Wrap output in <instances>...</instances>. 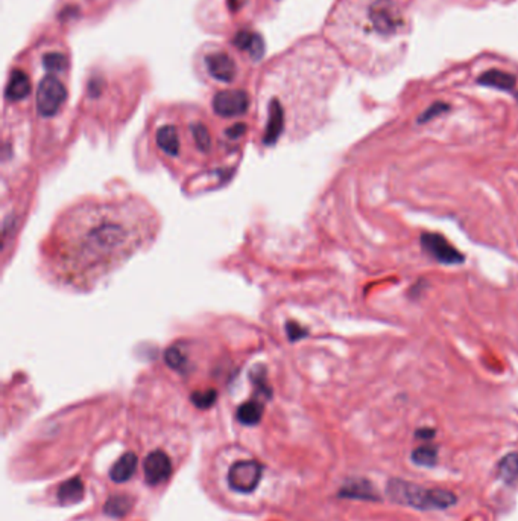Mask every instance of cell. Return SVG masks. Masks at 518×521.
Here are the masks:
<instances>
[{
    "label": "cell",
    "instance_id": "6da1fadb",
    "mask_svg": "<svg viewBox=\"0 0 518 521\" xmlns=\"http://www.w3.org/2000/svg\"><path fill=\"white\" fill-rule=\"evenodd\" d=\"M198 73L219 86H233L244 77L245 66L249 60L244 54V47L228 43H206L198 49L194 59Z\"/></svg>",
    "mask_w": 518,
    "mask_h": 521
},
{
    "label": "cell",
    "instance_id": "7a4b0ae2",
    "mask_svg": "<svg viewBox=\"0 0 518 521\" xmlns=\"http://www.w3.org/2000/svg\"><path fill=\"white\" fill-rule=\"evenodd\" d=\"M386 494L398 505L419 510L447 509L456 503V496L452 491L441 488H424L401 479L389 480Z\"/></svg>",
    "mask_w": 518,
    "mask_h": 521
},
{
    "label": "cell",
    "instance_id": "3957f363",
    "mask_svg": "<svg viewBox=\"0 0 518 521\" xmlns=\"http://www.w3.org/2000/svg\"><path fill=\"white\" fill-rule=\"evenodd\" d=\"M368 20L371 30L392 37L406 27V17L403 8L396 0H374L368 9Z\"/></svg>",
    "mask_w": 518,
    "mask_h": 521
},
{
    "label": "cell",
    "instance_id": "277c9868",
    "mask_svg": "<svg viewBox=\"0 0 518 521\" xmlns=\"http://www.w3.org/2000/svg\"><path fill=\"white\" fill-rule=\"evenodd\" d=\"M228 485L239 494L255 491L262 480V465L257 460H239L228 471Z\"/></svg>",
    "mask_w": 518,
    "mask_h": 521
},
{
    "label": "cell",
    "instance_id": "5b68a950",
    "mask_svg": "<svg viewBox=\"0 0 518 521\" xmlns=\"http://www.w3.org/2000/svg\"><path fill=\"white\" fill-rule=\"evenodd\" d=\"M421 247L435 261L446 265L464 264L465 257L460 253L455 245L450 243L444 235L435 232H424L421 235Z\"/></svg>",
    "mask_w": 518,
    "mask_h": 521
},
{
    "label": "cell",
    "instance_id": "8992f818",
    "mask_svg": "<svg viewBox=\"0 0 518 521\" xmlns=\"http://www.w3.org/2000/svg\"><path fill=\"white\" fill-rule=\"evenodd\" d=\"M249 94L242 89L219 90L212 101L213 111L217 116L234 118L245 115L249 109Z\"/></svg>",
    "mask_w": 518,
    "mask_h": 521
},
{
    "label": "cell",
    "instance_id": "52a82bcc",
    "mask_svg": "<svg viewBox=\"0 0 518 521\" xmlns=\"http://www.w3.org/2000/svg\"><path fill=\"white\" fill-rule=\"evenodd\" d=\"M143 472L148 485L157 486L165 483L172 474V462L165 451H151L143 462Z\"/></svg>",
    "mask_w": 518,
    "mask_h": 521
},
{
    "label": "cell",
    "instance_id": "ba28073f",
    "mask_svg": "<svg viewBox=\"0 0 518 521\" xmlns=\"http://www.w3.org/2000/svg\"><path fill=\"white\" fill-rule=\"evenodd\" d=\"M339 496L350 500H367V501L379 500L377 491L374 489L372 483H369L365 479L348 480L339 491Z\"/></svg>",
    "mask_w": 518,
    "mask_h": 521
},
{
    "label": "cell",
    "instance_id": "9c48e42d",
    "mask_svg": "<svg viewBox=\"0 0 518 521\" xmlns=\"http://www.w3.org/2000/svg\"><path fill=\"white\" fill-rule=\"evenodd\" d=\"M156 140L158 148L163 153L175 157L179 154L181 149V140H179V133L178 128L172 124L161 125L156 133Z\"/></svg>",
    "mask_w": 518,
    "mask_h": 521
},
{
    "label": "cell",
    "instance_id": "30bf717a",
    "mask_svg": "<svg viewBox=\"0 0 518 521\" xmlns=\"http://www.w3.org/2000/svg\"><path fill=\"white\" fill-rule=\"evenodd\" d=\"M139 459L134 453H125L119 458L110 470V479L114 483H125L136 474Z\"/></svg>",
    "mask_w": 518,
    "mask_h": 521
},
{
    "label": "cell",
    "instance_id": "8fae6325",
    "mask_svg": "<svg viewBox=\"0 0 518 521\" xmlns=\"http://www.w3.org/2000/svg\"><path fill=\"white\" fill-rule=\"evenodd\" d=\"M85 494V488L84 483L80 477H73L65 480L64 483H61L58 492H56V498H58L60 505L63 506H72L80 503V501L84 498Z\"/></svg>",
    "mask_w": 518,
    "mask_h": 521
},
{
    "label": "cell",
    "instance_id": "7c38bea8",
    "mask_svg": "<svg viewBox=\"0 0 518 521\" xmlns=\"http://www.w3.org/2000/svg\"><path fill=\"white\" fill-rule=\"evenodd\" d=\"M477 82L481 84V86H485V87H493V89H497V90L510 92L515 87L517 78H515V75H512V73H507V72L498 71V69H493V71H486L485 73H482L481 77L477 78Z\"/></svg>",
    "mask_w": 518,
    "mask_h": 521
},
{
    "label": "cell",
    "instance_id": "4fadbf2b",
    "mask_svg": "<svg viewBox=\"0 0 518 521\" xmlns=\"http://www.w3.org/2000/svg\"><path fill=\"white\" fill-rule=\"evenodd\" d=\"M134 498L128 494H114L107 498L103 505V513L113 518H122L131 513Z\"/></svg>",
    "mask_w": 518,
    "mask_h": 521
},
{
    "label": "cell",
    "instance_id": "5bb4252c",
    "mask_svg": "<svg viewBox=\"0 0 518 521\" xmlns=\"http://www.w3.org/2000/svg\"><path fill=\"white\" fill-rule=\"evenodd\" d=\"M237 421L248 425V427H253V425H257L258 422L262 421L263 416V405L258 401H248L244 403L241 407L237 409Z\"/></svg>",
    "mask_w": 518,
    "mask_h": 521
},
{
    "label": "cell",
    "instance_id": "9a60e30c",
    "mask_svg": "<svg viewBox=\"0 0 518 521\" xmlns=\"http://www.w3.org/2000/svg\"><path fill=\"white\" fill-rule=\"evenodd\" d=\"M498 476L506 483H514L518 479V454L511 453L498 463Z\"/></svg>",
    "mask_w": 518,
    "mask_h": 521
},
{
    "label": "cell",
    "instance_id": "2e32d148",
    "mask_svg": "<svg viewBox=\"0 0 518 521\" xmlns=\"http://www.w3.org/2000/svg\"><path fill=\"white\" fill-rule=\"evenodd\" d=\"M189 128H190L191 136H194L196 148L199 151H204V153L210 151V148H212V136H210L208 127L204 124V122H201V121L191 122Z\"/></svg>",
    "mask_w": 518,
    "mask_h": 521
},
{
    "label": "cell",
    "instance_id": "e0dca14e",
    "mask_svg": "<svg viewBox=\"0 0 518 521\" xmlns=\"http://www.w3.org/2000/svg\"><path fill=\"white\" fill-rule=\"evenodd\" d=\"M438 459V450L431 445H423V447H418L412 453V460H414L417 465L419 467H431L435 465V462Z\"/></svg>",
    "mask_w": 518,
    "mask_h": 521
},
{
    "label": "cell",
    "instance_id": "ac0fdd59",
    "mask_svg": "<svg viewBox=\"0 0 518 521\" xmlns=\"http://www.w3.org/2000/svg\"><path fill=\"white\" fill-rule=\"evenodd\" d=\"M191 403H194L198 409L204 410V409H210L216 400H217V393L215 389H207V391H199V392H194L190 396Z\"/></svg>",
    "mask_w": 518,
    "mask_h": 521
},
{
    "label": "cell",
    "instance_id": "d6986e66",
    "mask_svg": "<svg viewBox=\"0 0 518 521\" xmlns=\"http://www.w3.org/2000/svg\"><path fill=\"white\" fill-rule=\"evenodd\" d=\"M450 110V106L446 102H435L431 104V106L421 113V116L418 118V124H427V122L436 119L438 116L444 115V113H447Z\"/></svg>",
    "mask_w": 518,
    "mask_h": 521
},
{
    "label": "cell",
    "instance_id": "ffe728a7",
    "mask_svg": "<svg viewBox=\"0 0 518 521\" xmlns=\"http://www.w3.org/2000/svg\"><path fill=\"white\" fill-rule=\"evenodd\" d=\"M165 362L169 367L175 369V371H181V369H184L186 366V357L178 348L172 346L165 353Z\"/></svg>",
    "mask_w": 518,
    "mask_h": 521
},
{
    "label": "cell",
    "instance_id": "44dd1931",
    "mask_svg": "<svg viewBox=\"0 0 518 521\" xmlns=\"http://www.w3.org/2000/svg\"><path fill=\"white\" fill-rule=\"evenodd\" d=\"M286 333H287V337H289V340H292V342H296V340H300V338L307 336V329H304L298 324H295V321H289V324L286 325Z\"/></svg>",
    "mask_w": 518,
    "mask_h": 521
},
{
    "label": "cell",
    "instance_id": "7402d4cb",
    "mask_svg": "<svg viewBox=\"0 0 518 521\" xmlns=\"http://www.w3.org/2000/svg\"><path fill=\"white\" fill-rule=\"evenodd\" d=\"M424 288H427V282H426L424 279H421V281H418L417 283H414V286H412V288H410V291H409L410 299H417V298H419V296H421V293H423V290H424Z\"/></svg>",
    "mask_w": 518,
    "mask_h": 521
},
{
    "label": "cell",
    "instance_id": "603a6c76",
    "mask_svg": "<svg viewBox=\"0 0 518 521\" xmlns=\"http://www.w3.org/2000/svg\"><path fill=\"white\" fill-rule=\"evenodd\" d=\"M245 127H246V125H244V124H236L234 127H232V128H229V130L227 131V135H228L229 137L236 139V137H239V136H242V135H244V133H245Z\"/></svg>",
    "mask_w": 518,
    "mask_h": 521
},
{
    "label": "cell",
    "instance_id": "cb8c5ba5",
    "mask_svg": "<svg viewBox=\"0 0 518 521\" xmlns=\"http://www.w3.org/2000/svg\"><path fill=\"white\" fill-rule=\"evenodd\" d=\"M434 434H435V431L430 430V429H421L417 433V436H419L421 439H431V438H434Z\"/></svg>",
    "mask_w": 518,
    "mask_h": 521
},
{
    "label": "cell",
    "instance_id": "d4e9b609",
    "mask_svg": "<svg viewBox=\"0 0 518 521\" xmlns=\"http://www.w3.org/2000/svg\"><path fill=\"white\" fill-rule=\"evenodd\" d=\"M517 99H518V93H517Z\"/></svg>",
    "mask_w": 518,
    "mask_h": 521
}]
</instances>
